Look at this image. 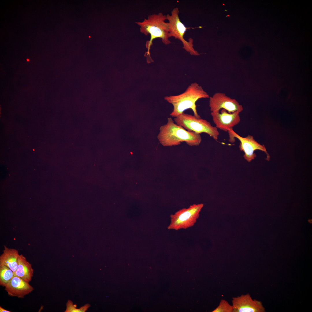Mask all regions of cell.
<instances>
[{"label":"cell","mask_w":312,"mask_h":312,"mask_svg":"<svg viewBox=\"0 0 312 312\" xmlns=\"http://www.w3.org/2000/svg\"><path fill=\"white\" fill-rule=\"evenodd\" d=\"M166 20V15L160 12L157 14L149 15L147 18H145L142 22H135L140 26L141 33L146 36L149 34L151 36L150 40L146 42L145 45L147 51L144 55L146 57L148 63L153 62L150 56V50L154 39H161L162 42L166 45L171 43L169 40V26L168 22H165Z\"/></svg>","instance_id":"1"},{"label":"cell","mask_w":312,"mask_h":312,"mask_svg":"<svg viewBox=\"0 0 312 312\" xmlns=\"http://www.w3.org/2000/svg\"><path fill=\"white\" fill-rule=\"evenodd\" d=\"M209 98V94L202 87L196 82L191 83L183 93L177 95L167 96L164 99L172 104L173 109L170 115L176 117L188 109H191L194 115L198 118H201L196 109V102L199 99Z\"/></svg>","instance_id":"2"},{"label":"cell","mask_w":312,"mask_h":312,"mask_svg":"<svg viewBox=\"0 0 312 312\" xmlns=\"http://www.w3.org/2000/svg\"><path fill=\"white\" fill-rule=\"evenodd\" d=\"M157 137L164 146L178 145L183 142L190 146H198L202 141L200 134L186 130L175 124L171 118H168L167 123L160 127Z\"/></svg>","instance_id":"3"},{"label":"cell","mask_w":312,"mask_h":312,"mask_svg":"<svg viewBox=\"0 0 312 312\" xmlns=\"http://www.w3.org/2000/svg\"><path fill=\"white\" fill-rule=\"evenodd\" d=\"M179 11L177 8L173 9L170 15H166L169 26V37H174L181 41L183 44V48L191 55H198L200 54L193 48V40L189 38L188 41L184 38L186 31L191 28L186 27L181 21L179 16Z\"/></svg>","instance_id":"4"},{"label":"cell","mask_w":312,"mask_h":312,"mask_svg":"<svg viewBox=\"0 0 312 312\" xmlns=\"http://www.w3.org/2000/svg\"><path fill=\"white\" fill-rule=\"evenodd\" d=\"M174 120L177 125L188 131L200 134L205 133L216 141L218 139L219 133L218 128L212 126L206 120L197 118L194 116L184 112L174 118Z\"/></svg>","instance_id":"5"},{"label":"cell","mask_w":312,"mask_h":312,"mask_svg":"<svg viewBox=\"0 0 312 312\" xmlns=\"http://www.w3.org/2000/svg\"><path fill=\"white\" fill-rule=\"evenodd\" d=\"M203 204H193L187 208H184L170 216V223L168 226L169 230H175L186 229L193 226L198 218Z\"/></svg>","instance_id":"6"},{"label":"cell","mask_w":312,"mask_h":312,"mask_svg":"<svg viewBox=\"0 0 312 312\" xmlns=\"http://www.w3.org/2000/svg\"><path fill=\"white\" fill-rule=\"evenodd\" d=\"M228 132L230 136L236 138L240 141L239 147L241 151L244 152L243 157L247 161L250 162L255 159L256 155L254 153V151L257 150L264 152L267 155L266 159L268 161L270 160V156L265 146L258 143L254 139L253 136L248 135L245 137H242L235 132L233 129L229 130Z\"/></svg>","instance_id":"7"},{"label":"cell","mask_w":312,"mask_h":312,"mask_svg":"<svg viewBox=\"0 0 312 312\" xmlns=\"http://www.w3.org/2000/svg\"><path fill=\"white\" fill-rule=\"evenodd\" d=\"M209 107L211 112H219L224 109L229 113L241 112L242 106L235 99H232L223 93L217 92L209 97Z\"/></svg>","instance_id":"8"},{"label":"cell","mask_w":312,"mask_h":312,"mask_svg":"<svg viewBox=\"0 0 312 312\" xmlns=\"http://www.w3.org/2000/svg\"><path fill=\"white\" fill-rule=\"evenodd\" d=\"M233 312H264L262 302L253 300L248 294L232 298Z\"/></svg>","instance_id":"9"},{"label":"cell","mask_w":312,"mask_h":312,"mask_svg":"<svg viewBox=\"0 0 312 312\" xmlns=\"http://www.w3.org/2000/svg\"><path fill=\"white\" fill-rule=\"evenodd\" d=\"M239 113L237 112L229 113L226 110L222 109L220 112H211V114L216 127L221 130L228 132L240 122L241 119Z\"/></svg>","instance_id":"10"},{"label":"cell","mask_w":312,"mask_h":312,"mask_svg":"<svg viewBox=\"0 0 312 312\" xmlns=\"http://www.w3.org/2000/svg\"><path fill=\"white\" fill-rule=\"evenodd\" d=\"M29 283L14 274L12 280L5 287V290L10 296L23 298L34 289Z\"/></svg>","instance_id":"11"},{"label":"cell","mask_w":312,"mask_h":312,"mask_svg":"<svg viewBox=\"0 0 312 312\" xmlns=\"http://www.w3.org/2000/svg\"><path fill=\"white\" fill-rule=\"evenodd\" d=\"M19 255L16 249L4 246L3 253L0 256V265L7 266L14 272L18 267Z\"/></svg>","instance_id":"12"},{"label":"cell","mask_w":312,"mask_h":312,"mask_svg":"<svg viewBox=\"0 0 312 312\" xmlns=\"http://www.w3.org/2000/svg\"><path fill=\"white\" fill-rule=\"evenodd\" d=\"M34 273L32 265L28 261L22 254L19 255L18 265L14 274L18 276L25 281L29 283L31 281Z\"/></svg>","instance_id":"13"},{"label":"cell","mask_w":312,"mask_h":312,"mask_svg":"<svg viewBox=\"0 0 312 312\" xmlns=\"http://www.w3.org/2000/svg\"><path fill=\"white\" fill-rule=\"evenodd\" d=\"M14 275V272L9 268L3 265H0L1 286L5 287L12 280Z\"/></svg>","instance_id":"14"},{"label":"cell","mask_w":312,"mask_h":312,"mask_svg":"<svg viewBox=\"0 0 312 312\" xmlns=\"http://www.w3.org/2000/svg\"><path fill=\"white\" fill-rule=\"evenodd\" d=\"M66 308L65 312H85L90 307L89 304H86L79 309L76 308L77 305L73 304V302L69 300L66 304Z\"/></svg>","instance_id":"15"},{"label":"cell","mask_w":312,"mask_h":312,"mask_svg":"<svg viewBox=\"0 0 312 312\" xmlns=\"http://www.w3.org/2000/svg\"><path fill=\"white\" fill-rule=\"evenodd\" d=\"M213 312H233L232 305L224 299H222L220 302L218 307L214 309Z\"/></svg>","instance_id":"16"},{"label":"cell","mask_w":312,"mask_h":312,"mask_svg":"<svg viewBox=\"0 0 312 312\" xmlns=\"http://www.w3.org/2000/svg\"><path fill=\"white\" fill-rule=\"evenodd\" d=\"M0 312H11V311L7 310L0 306Z\"/></svg>","instance_id":"17"},{"label":"cell","mask_w":312,"mask_h":312,"mask_svg":"<svg viewBox=\"0 0 312 312\" xmlns=\"http://www.w3.org/2000/svg\"><path fill=\"white\" fill-rule=\"evenodd\" d=\"M309 222H310V223H311V222H312V220H309Z\"/></svg>","instance_id":"18"},{"label":"cell","mask_w":312,"mask_h":312,"mask_svg":"<svg viewBox=\"0 0 312 312\" xmlns=\"http://www.w3.org/2000/svg\"><path fill=\"white\" fill-rule=\"evenodd\" d=\"M29 60H28V59H27V61H29Z\"/></svg>","instance_id":"19"}]
</instances>
